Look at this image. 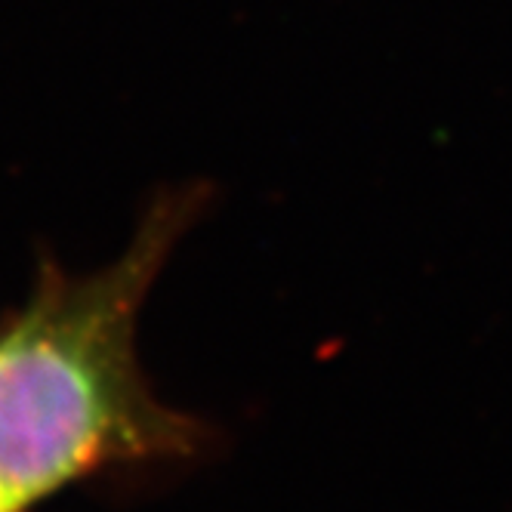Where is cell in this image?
Here are the masks:
<instances>
[{
  "label": "cell",
  "instance_id": "obj_1",
  "mask_svg": "<svg viewBox=\"0 0 512 512\" xmlns=\"http://www.w3.org/2000/svg\"><path fill=\"white\" fill-rule=\"evenodd\" d=\"M204 189L152 201L121 260L93 275L44 263L28 303L0 327V506L19 512L124 457L170 454L192 426L145 386L136 318Z\"/></svg>",
  "mask_w": 512,
  "mask_h": 512
},
{
  "label": "cell",
  "instance_id": "obj_2",
  "mask_svg": "<svg viewBox=\"0 0 512 512\" xmlns=\"http://www.w3.org/2000/svg\"><path fill=\"white\" fill-rule=\"evenodd\" d=\"M0 512H7V509H4V506H0Z\"/></svg>",
  "mask_w": 512,
  "mask_h": 512
}]
</instances>
